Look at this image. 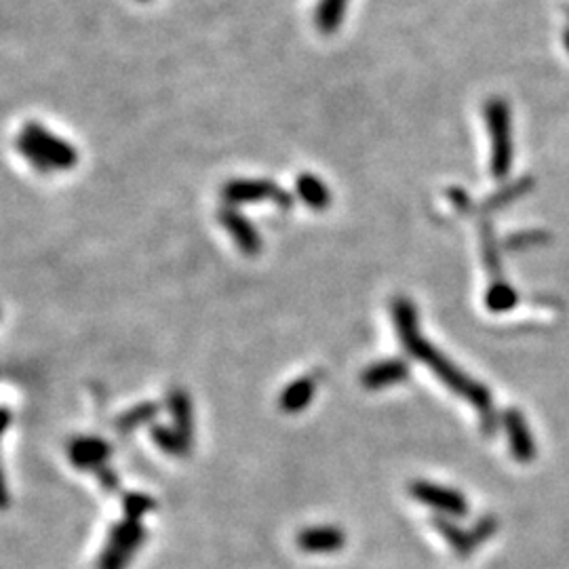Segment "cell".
Listing matches in <instances>:
<instances>
[{"instance_id":"17","label":"cell","mask_w":569,"mask_h":569,"mask_svg":"<svg viewBox=\"0 0 569 569\" xmlns=\"http://www.w3.org/2000/svg\"><path fill=\"white\" fill-rule=\"evenodd\" d=\"M159 413V405L157 403H140L135 405L134 410H129L127 413H123L121 418L116 420V428L121 430V433H131V430H135L137 427H142V424H148L152 418H157Z\"/></svg>"},{"instance_id":"11","label":"cell","mask_w":569,"mask_h":569,"mask_svg":"<svg viewBox=\"0 0 569 569\" xmlns=\"http://www.w3.org/2000/svg\"><path fill=\"white\" fill-rule=\"evenodd\" d=\"M407 374H410V367L401 361V358H394V361H382L371 365V367L363 374V384L375 391V388H384L391 384H399L403 382Z\"/></svg>"},{"instance_id":"8","label":"cell","mask_w":569,"mask_h":569,"mask_svg":"<svg viewBox=\"0 0 569 569\" xmlns=\"http://www.w3.org/2000/svg\"><path fill=\"white\" fill-rule=\"evenodd\" d=\"M504 427L508 435V443H511V452L519 462H530L536 455V445L531 439L530 427H527L525 418L521 416L517 410H511L504 413Z\"/></svg>"},{"instance_id":"1","label":"cell","mask_w":569,"mask_h":569,"mask_svg":"<svg viewBox=\"0 0 569 569\" xmlns=\"http://www.w3.org/2000/svg\"><path fill=\"white\" fill-rule=\"evenodd\" d=\"M392 313H394V323H397V329H399V338L405 344L407 352H411V355L420 358L424 365H428V367L441 377V382H445L453 392L462 394L464 399H469L472 405L478 407L483 416V427L489 433L487 420L489 418H494V413H491V397L487 388L477 384V382H472L469 375H464L458 367H453L445 357H441V352H436L433 346L422 338L420 329H418L416 308H413L411 302H407V299H397V302H394Z\"/></svg>"},{"instance_id":"7","label":"cell","mask_w":569,"mask_h":569,"mask_svg":"<svg viewBox=\"0 0 569 569\" xmlns=\"http://www.w3.org/2000/svg\"><path fill=\"white\" fill-rule=\"evenodd\" d=\"M110 453V445L106 441L98 439V436H81V439H74L68 445L70 462L82 470L95 472L101 466H106Z\"/></svg>"},{"instance_id":"13","label":"cell","mask_w":569,"mask_h":569,"mask_svg":"<svg viewBox=\"0 0 569 569\" xmlns=\"http://www.w3.org/2000/svg\"><path fill=\"white\" fill-rule=\"evenodd\" d=\"M350 0H319L315 11V26L321 34L332 36L341 28L346 20Z\"/></svg>"},{"instance_id":"18","label":"cell","mask_w":569,"mask_h":569,"mask_svg":"<svg viewBox=\"0 0 569 569\" xmlns=\"http://www.w3.org/2000/svg\"><path fill=\"white\" fill-rule=\"evenodd\" d=\"M123 508L125 513H127V519L140 521L148 511H152L154 500L143 494H127L123 498Z\"/></svg>"},{"instance_id":"12","label":"cell","mask_w":569,"mask_h":569,"mask_svg":"<svg viewBox=\"0 0 569 569\" xmlns=\"http://www.w3.org/2000/svg\"><path fill=\"white\" fill-rule=\"evenodd\" d=\"M169 410L176 422V430L193 445L194 441V416H193V401L182 388H173L169 392Z\"/></svg>"},{"instance_id":"23","label":"cell","mask_w":569,"mask_h":569,"mask_svg":"<svg viewBox=\"0 0 569 569\" xmlns=\"http://www.w3.org/2000/svg\"><path fill=\"white\" fill-rule=\"evenodd\" d=\"M563 45H565V49L569 53V28L565 30V34H563Z\"/></svg>"},{"instance_id":"20","label":"cell","mask_w":569,"mask_h":569,"mask_svg":"<svg viewBox=\"0 0 569 569\" xmlns=\"http://www.w3.org/2000/svg\"><path fill=\"white\" fill-rule=\"evenodd\" d=\"M95 475H98L101 487L108 489V491H114L118 487V478H116V472H114L110 466H101V469L95 470Z\"/></svg>"},{"instance_id":"16","label":"cell","mask_w":569,"mask_h":569,"mask_svg":"<svg viewBox=\"0 0 569 569\" xmlns=\"http://www.w3.org/2000/svg\"><path fill=\"white\" fill-rule=\"evenodd\" d=\"M150 435H152V441L157 443V445L163 449L165 453L177 455V458H179V455H185V453L190 452V443L185 441L176 428L152 427V430H150Z\"/></svg>"},{"instance_id":"2","label":"cell","mask_w":569,"mask_h":569,"mask_svg":"<svg viewBox=\"0 0 569 569\" xmlns=\"http://www.w3.org/2000/svg\"><path fill=\"white\" fill-rule=\"evenodd\" d=\"M17 150L30 160V165L39 171L72 169L79 163L76 148L62 137L53 135L43 125L28 123L17 137Z\"/></svg>"},{"instance_id":"3","label":"cell","mask_w":569,"mask_h":569,"mask_svg":"<svg viewBox=\"0 0 569 569\" xmlns=\"http://www.w3.org/2000/svg\"><path fill=\"white\" fill-rule=\"evenodd\" d=\"M485 123L491 140V173L504 177L513 167V112L506 99L491 98L485 104Z\"/></svg>"},{"instance_id":"21","label":"cell","mask_w":569,"mask_h":569,"mask_svg":"<svg viewBox=\"0 0 569 569\" xmlns=\"http://www.w3.org/2000/svg\"><path fill=\"white\" fill-rule=\"evenodd\" d=\"M9 506V487L7 481H4V472L0 469V511Z\"/></svg>"},{"instance_id":"15","label":"cell","mask_w":569,"mask_h":569,"mask_svg":"<svg viewBox=\"0 0 569 569\" xmlns=\"http://www.w3.org/2000/svg\"><path fill=\"white\" fill-rule=\"evenodd\" d=\"M296 185H297L299 199L306 203V205L316 209V211H321V209L329 207V203H332V194H329V188L321 182L319 177L313 176V173H302V176L297 177Z\"/></svg>"},{"instance_id":"19","label":"cell","mask_w":569,"mask_h":569,"mask_svg":"<svg viewBox=\"0 0 569 569\" xmlns=\"http://www.w3.org/2000/svg\"><path fill=\"white\" fill-rule=\"evenodd\" d=\"M513 304H514V291L511 289V287L498 285L487 293V306L491 310H506L511 308Z\"/></svg>"},{"instance_id":"14","label":"cell","mask_w":569,"mask_h":569,"mask_svg":"<svg viewBox=\"0 0 569 569\" xmlns=\"http://www.w3.org/2000/svg\"><path fill=\"white\" fill-rule=\"evenodd\" d=\"M316 384L313 377H299L297 382H293L280 394V410L287 413H297L304 407L310 405V401L315 397Z\"/></svg>"},{"instance_id":"6","label":"cell","mask_w":569,"mask_h":569,"mask_svg":"<svg viewBox=\"0 0 569 569\" xmlns=\"http://www.w3.org/2000/svg\"><path fill=\"white\" fill-rule=\"evenodd\" d=\"M220 221L221 226L226 228L228 235H230L232 238H235L237 247L243 251L245 255H257L262 251V237L260 232L255 230L254 224L245 218L243 213H238L237 209L228 207V209H221L220 211Z\"/></svg>"},{"instance_id":"10","label":"cell","mask_w":569,"mask_h":569,"mask_svg":"<svg viewBox=\"0 0 569 569\" xmlns=\"http://www.w3.org/2000/svg\"><path fill=\"white\" fill-rule=\"evenodd\" d=\"M297 544L306 553H333L344 544V534L335 527H310L297 536Z\"/></svg>"},{"instance_id":"22","label":"cell","mask_w":569,"mask_h":569,"mask_svg":"<svg viewBox=\"0 0 569 569\" xmlns=\"http://www.w3.org/2000/svg\"><path fill=\"white\" fill-rule=\"evenodd\" d=\"M9 422H11V413H9V410H3V407H0V436H3L4 430H7Z\"/></svg>"},{"instance_id":"5","label":"cell","mask_w":569,"mask_h":569,"mask_svg":"<svg viewBox=\"0 0 569 569\" xmlns=\"http://www.w3.org/2000/svg\"><path fill=\"white\" fill-rule=\"evenodd\" d=\"M221 196L232 205L260 201H274L280 209H289L293 205L291 194H287L283 188L268 179H232L221 188Z\"/></svg>"},{"instance_id":"4","label":"cell","mask_w":569,"mask_h":569,"mask_svg":"<svg viewBox=\"0 0 569 569\" xmlns=\"http://www.w3.org/2000/svg\"><path fill=\"white\" fill-rule=\"evenodd\" d=\"M146 531L140 521L125 519L118 525H114L110 542L101 555L99 569H125L137 548L142 547Z\"/></svg>"},{"instance_id":"9","label":"cell","mask_w":569,"mask_h":569,"mask_svg":"<svg viewBox=\"0 0 569 569\" xmlns=\"http://www.w3.org/2000/svg\"><path fill=\"white\" fill-rule=\"evenodd\" d=\"M411 491L418 500L424 502V504L439 508V511H445L452 514L466 513V502L462 496L455 494V491L447 487H439V485H433V483H416L411 485Z\"/></svg>"}]
</instances>
